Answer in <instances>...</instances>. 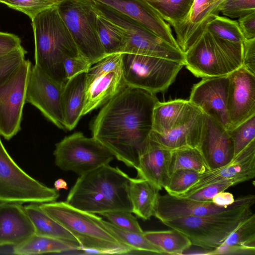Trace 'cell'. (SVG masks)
Listing matches in <instances>:
<instances>
[{"label":"cell","instance_id":"obj_31","mask_svg":"<svg viewBox=\"0 0 255 255\" xmlns=\"http://www.w3.org/2000/svg\"><path fill=\"white\" fill-rule=\"evenodd\" d=\"M101 223L115 237L132 249L130 254L165 255L160 249L144 236L143 233H138L121 229L102 218Z\"/></svg>","mask_w":255,"mask_h":255},{"label":"cell","instance_id":"obj_48","mask_svg":"<svg viewBox=\"0 0 255 255\" xmlns=\"http://www.w3.org/2000/svg\"><path fill=\"white\" fill-rule=\"evenodd\" d=\"M235 200L232 193L224 191L216 194L212 198V201L217 205L227 206L233 204Z\"/></svg>","mask_w":255,"mask_h":255},{"label":"cell","instance_id":"obj_9","mask_svg":"<svg viewBox=\"0 0 255 255\" xmlns=\"http://www.w3.org/2000/svg\"><path fill=\"white\" fill-rule=\"evenodd\" d=\"M57 6L81 56L92 65L107 56L99 37L92 0H63Z\"/></svg>","mask_w":255,"mask_h":255},{"label":"cell","instance_id":"obj_43","mask_svg":"<svg viewBox=\"0 0 255 255\" xmlns=\"http://www.w3.org/2000/svg\"><path fill=\"white\" fill-rule=\"evenodd\" d=\"M237 184L239 183L237 181L232 179L219 181L200 188L184 198L202 202L211 201L219 192Z\"/></svg>","mask_w":255,"mask_h":255},{"label":"cell","instance_id":"obj_6","mask_svg":"<svg viewBox=\"0 0 255 255\" xmlns=\"http://www.w3.org/2000/svg\"><path fill=\"white\" fill-rule=\"evenodd\" d=\"M243 43L217 37L207 31L184 53V66L202 78L228 76L242 66Z\"/></svg>","mask_w":255,"mask_h":255},{"label":"cell","instance_id":"obj_46","mask_svg":"<svg viewBox=\"0 0 255 255\" xmlns=\"http://www.w3.org/2000/svg\"><path fill=\"white\" fill-rule=\"evenodd\" d=\"M21 46V40L18 36L0 31V54L9 53Z\"/></svg>","mask_w":255,"mask_h":255},{"label":"cell","instance_id":"obj_10","mask_svg":"<svg viewBox=\"0 0 255 255\" xmlns=\"http://www.w3.org/2000/svg\"><path fill=\"white\" fill-rule=\"evenodd\" d=\"M184 64L146 55L123 53L122 67L127 86L153 94L165 91Z\"/></svg>","mask_w":255,"mask_h":255},{"label":"cell","instance_id":"obj_42","mask_svg":"<svg viewBox=\"0 0 255 255\" xmlns=\"http://www.w3.org/2000/svg\"><path fill=\"white\" fill-rule=\"evenodd\" d=\"M220 10L225 16L239 18L255 12V0H224Z\"/></svg>","mask_w":255,"mask_h":255},{"label":"cell","instance_id":"obj_3","mask_svg":"<svg viewBox=\"0 0 255 255\" xmlns=\"http://www.w3.org/2000/svg\"><path fill=\"white\" fill-rule=\"evenodd\" d=\"M57 5L42 11L31 20L35 65L53 79L64 83L67 80L64 57L81 55Z\"/></svg>","mask_w":255,"mask_h":255},{"label":"cell","instance_id":"obj_30","mask_svg":"<svg viewBox=\"0 0 255 255\" xmlns=\"http://www.w3.org/2000/svg\"><path fill=\"white\" fill-rule=\"evenodd\" d=\"M143 234L150 242L160 249L165 255H182L192 246L187 236L173 229L145 231Z\"/></svg>","mask_w":255,"mask_h":255},{"label":"cell","instance_id":"obj_23","mask_svg":"<svg viewBox=\"0 0 255 255\" xmlns=\"http://www.w3.org/2000/svg\"><path fill=\"white\" fill-rule=\"evenodd\" d=\"M35 234L24 207L16 203H0V246H17Z\"/></svg>","mask_w":255,"mask_h":255},{"label":"cell","instance_id":"obj_1","mask_svg":"<svg viewBox=\"0 0 255 255\" xmlns=\"http://www.w3.org/2000/svg\"><path fill=\"white\" fill-rule=\"evenodd\" d=\"M158 101L155 94L127 86L103 106L91 125L92 137L136 170L149 142Z\"/></svg>","mask_w":255,"mask_h":255},{"label":"cell","instance_id":"obj_8","mask_svg":"<svg viewBox=\"0 0 255 255\" xmlns=\"http://www.w3.org/2000/svg\"><path fill=\"white\" fill-rule=\"evenodd\" d=\"M59 193L23 170L6 151L0 138V203L41 204L56 200Z\"/></svg>","mask_w":255,"mask_h":255},{"label":"cell","instance_id":"obj_25","mask_svg":"<svg viewBox=\"0 0 255 255\" xmlns=\"http://www.w3.org/2000/svg\"><path fill=\"white\" fill-rule=\"evenodd\" d=\"M87 72L79 73L64 83L61 104L65 129L72 130L82 117Z\"/></svg>","mask_w":255,"mask_h":255},{"label":"cell","instance_id":"obj_7","mask_svg":"<svg viewBox=\"0 0 255 255\" xmlns=\"http://www.w3.org/2000/svg\"><path fill=\"white\" fill-rule=\"evenodd\" d=\"M92 3L97 14L118 26L125 37L122 53L161 58L184 64V53L137 21L102 3Z\"/></svg>","mask_w":255,"mask_h":255},{"label":"cell","instance_id":"obj_39","mask_svg":"<svg viewBox=\"0 0 255 255\" xmlns=\"http://www.w3.org/2000/svg\"><path fill=\"white\" fill-rule=\"evenodd\" d=\"M2 3L25 13L31 20L42 11L57 5L51 0H4Z\"/></svg>","mask_w":255,"mask_h":255},{"label":"cell","instance_id":"obj_26","mask_svg":"<svg viewBox=\"0 0 255 255\" xmlns=\"http://www.w3.org/2000/svg\"><path fill=\"white\" fill-rule=\"evenodd\" d=\"M159 191L144 179L130 177L129 194L132 213L143 220H149L153 216Z\"/></svg>","mask_w":255,"mask_h":255},{"label":"cell","instance_id":"obj_49","mask_svg":"<svg viewBox=\"0 0 255 255\" xmlns=\"http://www.w3.org/2000/svg\"><path fill=\"white\" fill-rule=\"evenodd\" d=\"M54 188L58 191L61 189H68L67 183L64 179L60 178L56 180L54 183Z\"/></svg>","mask_w":255,"mask_h":255},{"label":"cell","instance_id":"obj_38","mask_svg":"<svg viewBox=\"0 0 255 255\" xmlns=\"http://www.w3.org/2000/svg\"><path fill=\"white\" fill-rule=\"evenodd\" d=\"M228 131L234 144V157L255 139V115Z\"/></svg>","mask_w":255,"mask_h":255},{"label":"cell","instance_id":"obj_45","mask_svg":"<svg viewBox=\"0 0 255 255\" xmlns=\"http://www.w3.org/2000/svg\"><path fill=\"white\" fill-rule=\"evenodd\" d=\"M242 66L255 75V38L245 39L243 42Z\"/></svg>","mask_w":255,"mask_h":255},{"label":"cell","instance_id":"obj_11","mask_svg":"<svg viewBox=\"0 0 255 255\" xmlns=\"http://www.w3.org/2000/svg\"><path fill=\"white\" fill-rule=\"evenodd\" d=\"M53 155L58 168L79 176L109 164L115 158L98 140L81 132L67 136L57 143Z\"/></svg>","mask_w":255,"mask_h":255},{"label":"cell","instance_id":"obj_16","mask_svg":"<svg viewBox=\"0 0 255 255\" xmlns=\"http://www.w3.org/2000/svg\"><path fill=\"white\" fill-rule=\"evenodd\" d=\"M228 87V76L204 78L193 86L188 100L227 130L230 127L227 107Z\"/></svg>","mask_w":255,"mask_h":255},{"label":"cell","instance_id":"obj_5","mask_svg":"<svg viewBox=\"0 0 255 255\" xmlns=\"http://www.w3.org/2000/svg\"><path fill=\"white\" fill-rule=\"evenodd\" d=\"M254 195L235 199L229 209L202 216H185L162 223L187 236L192 245L214 249L221 245L241 222L253 212Z\"/></svg>","mask_w":255,"mask_h":255},{"label":"cell","instance_id":"obj_47","mask_svg":"<svg viewBox=\"0 0 255 255\" xmlns=\"http://www.w3.org/2000/svg\"><path fill=\"white\" fill-rule=\"evenodd\" d=\"M238 22L245 39L255 38V12L239 18Z\"/></svg>","mask_w":255,"mask_h":255},{"label":"cell","instance_id":"obj_40","mask_svg":"<svg viewBox=\"0 0 255 255\" xmlns=\"http://www.w3.org/2000/svg\"><path fill=\"white\" fill-rule=\"evenodd\" d=\"M26 53L21 46L9 53L0 54V85L5 82L25 60Z\"/></svg>","mask_w":255,"mask_h":255},{"label":"cell","instance_id":"obj_36","mask_svg":"<svg viewBox=\"0 0 255 255\" xmlns=\"http://www.w3.org/2000/svg\"><path fill=\"white\" fill-rule=\"evenodd\" d=\"M241 246L255 249V215L252 213L244 219L222 244Z\"/></svg>","mask_w":255,"mask_h":255},{"label":"cell","instance_id":"obj_29","mask_svg":"<svg viewBox=\"0 0 255 255\" xmlns=\"http://www.w3.org/2000/svg\"><path fill=\"white\" fill-rule=\"evenodd\" d=\"M13 247V254L18 255L62 253L81 250L79 247L69 242L36 234Z\"/></svg>","mask_w":255,"mask_h":255},{"label":"cell","instance_id":"obj_15","mask_svg":"<svg viewBox=\"0 0 255 255\" xmlns=\"http://www.w3.org/2000/svg\"><path fill=\"white\" fill-rule=\"evenodd\" d=\"M228 77L229 130L255 115V75L241 66Z\"/></svg>","mask_w":255,"mask_h":255},{"label":"cell","instance_id":"obj_2","mask_svg":"<svg viewBox=\"0 0 255 255\" xmlns=\"http://www.w3.org/2000/svg\"><path fill=\"white\" fill-rule=\"evenodd\" d=\"M130 179L118 167L104 165L79 176L65 202L74 208L95 214L116 211L132 213Z\"/></svg>","mask_w":255,"mask_h":255},{"label":"cell","instance_id":"obj_37","mask_svg":"<svg viewBox=\"0 0 255 255\" xmlns=\"http://www.w3.org/2000/svg\"><path fill=\"white\" fill-rule=\"evenodd\" d=\"M200 174L186 169H180L172 173L163 188L167 194L179 197L186 193L198 180Z\"/></svg>","mask_w":255,"mask_h":255},{"label":"cell","instance_id":"obj_34","mask_svg":"<svg viewBox=\"0 0 255 255\" xmlns=\"http://www.w3.org/2000/svg\"><path fill=\"white\" fill-rule=\"evenodd\" d=\"M97 31L100 42L107 55L121 53L125 37L118 26L98 14Z\"/></svg>","mask_w":255,"mask_h":255},{"label":"cell","instance_id":"obj_17","mask_svg":"<svg viewBox=\"0 0 255 255\" xmlns=\"http://www.w3.org/2000/svg\"><path fill=\"white\" fill-rule=\"evenodd\" d=\"M204 121V113L189 101L184 115L170 131L163 134L152 131L149 139L171 150L188 147L198 148Z\"/></svg>","mask_w":255,"mask_h":255},{"label":"cell","instance_id":"obj_18","mask_svg":"<svg viewBox=\"0 0 255 255\" xmlns=\"http://www.w3.org/2000/svg\"><path fill=\"white\" fill-rule=\"evenodd\" d=\"M223 0H194L185 18L172 26L176 33V41L184 53L205 32L209 22L219 15Z\"/></svg>","mask_w":255,"mask_h":255},{"label":"cell","instance_id":"obj_22","mask_svg":"<svg viewBox=\"0 0 255 255\" xmlns=\"http://www.w3.org/2000/svg\"><path fill=\"white\" fill-rule=\"evenodd\" d=\"M233 204L221 206L212 201L202 202L168 194H159L153 216L162 223L182 217L202 216L221 212L230 208Z\"/></svg>","mask_w":255,"mask_h":255},{"label":"cell","instance_id":"obj_20","mask_svg":"<svg viewBox=\"0 0 255 255\" xmlns=\"http://www.w3.org/2000/svg\"><path fill=\"white\" fill-rule=\"evenodd\" d=\"M255 177V139L235 156L228 164L200 174L198 181L184 194V198L212 183L226 180H234L239 183Z\"/></svg>","mask_w":255,"mask_h":255},{"label":"cell","instance_id":"obj_35","mask_svg":"<svg viewBox=\"0 0 255 255\" xmlns=\"http://www.w3.org/2000/svg\"><path fill=\"white\" fill-rule=\"evenodd\" d=\"M206 31L220 38L229 41L243 43L245 40L238 21L219 15L208 24Z\"/></svg>","mask_w":255,"mask_h":255},{"label":"cell","instance_id":"obj_24","mask_svg":"<svg viewBox=\"0 0 255 255\" xmlns=\"http://www.w3.org/2000/svg\"><path fill=\"white\" fill-rule=\"evenodd\" d=\"M172 150L164 148L149 139L139 158L136 169L137 177L144 179L158 190L164 187L170 177Z\"/></svg>","mask_w":255,"mask_h":255},{"label":"cell","instance_id":"obj_41","mask_svg":"<svg viewBox=\"0 0 255 255\" xmlns=\"http://www.w3.org/2000/svg\"><path fill=\"white\" fill-rule=\"evenodd\" d=\"M131 212L125 211H116L102 213L100 215L106 218L116 227L128 231L143 233V231L137 219Z\"/></svg>","mask_w":255,"mask_h":255},{"label":"cell","instance_id":"obj_13","mask_svg":"<svg viewBox=\"0 0 255 255\" xmlns=\"http://www.w3.org/2000/svg\"><path fill=\"white\" fill-rule=\"evenodd\" d=\"M32 66L29 60L25 59L11 76L0 85V135L6 140L20 130Z\"/></svg>","mask_w":255,"mask_h":255},{"label":"cell","instance_id":"obj_50","mask_svg":"<svg viewBox=\"0 0 255 255\" xmlns=\"http://www.w3.org/2000/svg\"><path fill=\"white\" fill-rule=\"evenodd\" d=\"M56 3L57 4H58L60 2H61L63 0H51ZM4 0H0V3H2Z\"/></svg>","mask_w":255,"mask_h":255},{"label":"cell","instance_id":"obj_44","mask_svg":"<svg viewBox=\"0 0 255 255\" xmlns=\"http://www.w3.org/2000/svg\"><path fill=\"white\" fill-rule=\"evenodd\" d=\"M91 63L81 55L65 56L63 66L67 80L83 72H87L92 66Z\"/></svg>","mask_w":255,"mask_h":255},{"label":"cell","instance_id":"obj_12","mask_svg":"<svg viewBox=\"0 0 255 255\" xmlns=\"http://www.w3.org/2000/svg\"><path fill=\"white\" fill-rule=\"evenodd\" d=\"M122 55H108L92 65L86 73L82 116L103 106L127 86Z\"/></svg>","mask_w":255,"mask_h":255},{"label":"cell","instance_id":"obj_27","mask_svg":"<svg viewBox=\"0 0 255 255\" xmlns=\"http://www.w3.org/2000/svg\"><path fill=\"white\" fill-rule=\"evenodd\" d=\"M24 207L33 224L35 234L69 242L79 247L81 250L80 244L76 238L44 212L39 204L30 203Z\"/></svg>","mask_w":255,"mask_h":255},{"label":"cell","instance_id":"obj_32","mask_svg":"<svg viewBox=\"0 0 255 255\" xmlns=\"http://www.w3.org/2000/svg\"><path fill=\"white\" fill-rule=\"evenodd\" d=\"M180 169L194 170L200 174L210 170L199 149L189 147L172 150L170 176Z\"/></svg>","mask_w":255,"mask_h":255},{"label":"cell","instance_id":"obj_28","mask_svg":"<svg viewBox=\"0 0 255 255\" xmlns=\"http://www.w3.org/2000/svg\"><path fill=\"white\" fill-rule=\"evenodd\" d=\"M188 100L176 99L155 104L152 114V131L163 134L170 131L186 113Z\"/></svg>","mask_w":255,"mask_h":255},{"label":"cell","instance_id":"obj_19","mask_svg":"<svg viewBox=\"0 0 255 255\" xmlns=\"http://www.w3.org/2000/svg\"><path fill=\"white\" fill-rule=\"evenodd\" d=\"M210 170L230 163L234 156L232 139L228 130L204 114L201 138L198 147Z\"/></svg>","mask_w":255,"mask_h":255},{"label":"cell","instance_id":"obj_21","mask_svg":"<svg viewBox=\"0 0 255 255\" xmlns=\"http://www.w3.org/2000/svg\"><path fill=\"white\" fill-rule=\"evenodd\" d=\"M137 21L173 46L180 49L169 24L144 0H92Z\"/></svg>","mask_w":255,"mask_h":255},{"label":"cell","instance_id":"obj_33","mask_svg":"<svg viewBox=\"0 0 255 255\" xmlns=\"http://www.w3.org/2000/svg\"><path fill=\"white\" fill-rule=\"evenodd\" d=\"M165 21L173 25L188 14L194 0H144Z\"/></svg>","mask_w":255,"mask_h":255},{"label":"cell","instance_id":"obj_14","mask_svg":"<svg viewBox=\"0 0 255 255\" xmlns=\"http://www.w3.org/2000/svg\"><path fill=\"white\" fill-rule=\"evenodd\" d=\"M64 83L53 79L34 65L30 71L26 91V102L61 129H65L61 104Z\"/></svg>","mask_w":255,"mask_h":255},{"label":"cell","instance_id":"obj_4","mask_svg":"<svg viewBox=\"0 0 255 255\" xmlns=\"http://www.w3.org/2000/svg\"><path fill=\"white\" fill-rule=\"evenodd\" d=\"M39 205L76 238L84 254H128L132 251L115 237L95 214L74 208L65 201Z\"/></svg>","mask_w":255,"mask_h":255}]
</instances>
